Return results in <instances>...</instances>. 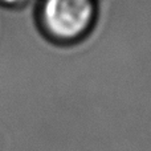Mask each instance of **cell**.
Here are the masks:
<instances>
[{
	"mask_svg": "<svg viewBox=\"0 0 151 151\" xmlns=\"http://www.w3.org/2000/svg\"><path fill=\"white\" fill-rule=\"evenodd\" d=\"M42 28L50 37L73 41L83 36L94 20V0H42Z\"/></svg>",
	"mask_w": 151,
	"mask_h": 151,
	"instance_id": "obj_1",
	"label": "cell"
},
{
	"mask_svg": "<svg viewBox=\"0 0 151 151\" xmlns=\"http://www.w3.org/2000/svg\"><path fill=\"white\" fill-rule=\"evenodd\" d=\"M27 1H28V0H0V5L9 7V8H16V7L24 5Z\"/></svg>",
	"mask_w": 151,
	"mask_h": 151,
	"instance_id": "obj_2",
	"label": "cell"
}]
</instances>
